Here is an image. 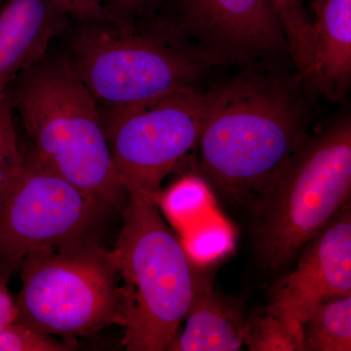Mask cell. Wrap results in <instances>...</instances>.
<instances>
[{
    "mask_svg": "<svg viewBox=\"0 0 351 351\" xmlns=\"http://www.w3.org/2000/svg\"><path fill=\"white\" fill-rule=\"evenodd\" d=\"M211 91L196 87L117 108H101L113 163L127 193L156 199L163 180L199 141Z\"/></svg>",
    "mask_w": 351,
    "mask_h": 351,
    "instance_id": "7",
    "label": "cell"
},
{
    "mask_svg": "<svg viewBox=\"0 0 351 351\" xmlns=\"http://www.w3.org/2000/svg\"><path fill=\"white\" fill-rule=\"evenodd\" d=\"M282 29L287 51L302 80L313 85V20L304 0H267Z\"/></svg>",
    "mask_w": 351,
    "mask_h": 351,
    "instance_id": "15",
    "label": "cell"
},
{
    "mask_svg": "<svg viewBox=\"0 0 351 351\" xmlns=\"http://www.w3.org/2000/svg\"><path fill=\"white\" fill-rule=\"evenodd\" d=\"M300 253L295 269L274 289L267 308L304 324L321 304L351 295L350 201Z\"/></svg>",
    "mask_w": 351,
    "mask_h": 351,
    "instance_id": "10",
    "label": "cell"
},
{
    "mask_svg": "<svg viewBox=\"0 0 351 351\" xmlns=\"http://www.w3.org/2000/svg\"><path fill=\"white\" fill-rule=\"evenodd\" d=\"M244 343L252 351H304L300 321L265 308L245 322Z\"/></svg>",
    "mask_w": 351,
    "mask_h": 351,
    "instance_id": "16",
    "label": "cell"
},
{
    "mask_svg": "<svg viewBox=\"0 0 351 351\" xmlns=\"http://www.w3.org/2000/svg\"><path fill=\"white\" fill-rule=\"evenodd\" d=\"M186 326L178 332L170 351H237L244 345L245 321L230 302L217 295L196 271L193 302Z\"/></svg>",
    "mask_w": 351,
    "mask_h": 351,
    "instance_id": "13",
    "label": "cell"
},
{
    "mask_svg": "<svg viewBox=\"0 0 351 351\" xmlns=\"http://www.w3.org/2000/svg\"><path fill=\"white\" fill-rule=\"evenodd\" d=\"M313 85L339 99L351 77V0H313Z\"/></svg>",
    "mask_w": 351,
    "mask_h": 351,
    "instance_id": "12",
    "label": "cell"
},
{
    "mask_svg": "<svg viewBox=\"0 0 351 351\" xmlns=\"http://www.w3.org/2000/svg\"><path fill=\"white\" fill-rule=\"evenodd\" d=\"M176 8L182 32L219 61L249 62L287 50L267 0H177Z\"/></svg>",
    "mask_w": 351,
    "mask_h": 351,
    "instance_id": "9",
    "label": "cell"
},
{
    "mask_svg": "<svg viewBox=\"0 0 351 351\" xmlns=\"http://www.w3.org/2000/svg\"><path fill=\"white\" fill-rule=\"evenodd\" d=\"M18 320L62 338L123 326L125 302L110 251L96 239L36 252L21 263Z\"/></svg>",
    "mask_w": 351,
    "mask_h": 351,
    "instance_id": "6",
    "label": "cell"
},
{
    "mask_svg": "<svg viewBox=\"0 0 351 351\" xmlns=\"http://www.w3.org/2000/svg\"><path fill=\"white\" fill-rule=\"evenodd\" d=\"M7 94L34 158L108 210L124 207L128 193L113 163L101 107L68 57L46 55Z\"/></svg>",
    "mask_w": 351,
    "mask_h": 351,
    "instance_id": "2",
    "label": "cell"
},
{
    "mask_svg": "<svg viewBox=\"0 0 351 351\" xmlns=\"http://www.w3.org/2000/svg\"><path fill=\"white\" fill-rule=\"evenodd\" d=\"M162 0H108V17L131 23L157 13Z\"/></svg>",
    "mask_w": 351,
    "mask_h": 351,
    "instance_id": "21",
    "label": "cell"
},
{
    "mask_svg": "<svg viewBox=\"0 0 351 351\" xmlns=\"http://www.w3.org/2000/svg\"><path fill=\"white\" fill-rule=\"evenodd\" d=\"M233 232L226 221H211L198 228H188L180 240L193 265H209L232 251Z\"/></svg>",
    "mask_w": 351,
    "mask_h": 351,
    "instance_id": "18",
    "label": "cell"
},
{
    "mask_svg": "<svg viewBox=\"0 0 351 351\" xmlns=\"http://www.w3.org/2000/svg\"><path fill=\"white\" fill-rule=\"evenodd\" d=\"M211 197L209 184L203 178L189 175L176 182L163 193H159L156 201L173 226L184 232L206 211Z\"/></svg>",
    "mask_w": 351,
    "mask_h": 351,
    "instance_id": "17",
    "label": "cell"
},
{
    "mask_svg": "<svg viewBox=\"0 0 351 351\" xmlns=\"http://www.w3.org/2000/svg\"><path fill=\"white\" fill-rule=\"evenodd\" d=\"M110 258L125 302L122 345L168 350L193 302L196 270L169 230L156 199L129 193Z\"/></svg>",
    "mask_w": 351,
    "mask_h": 351,
    "instance_id": "4",
    "label": "cell"
},
{
    "mask_svg": "<svg viewBox=\"0 0 351 351\" xmlns=\"http://www.w3.org/2000/svg\"><path fill=\"white\" fill-rule=\"evenodd\" d=\"M106 211L25 149L19 174L0 203V279L8 282L32 253L94 239Z\"/></svg>",
    "mask_w": 351,
    "mask_h": 351,
    "instance_id": "8",
    "label": "cell"
},
{
    "mask_svg": "<svg viewBox=\"0 0 351 351\" xmlns=\"http://www.w3.org/2000/svg\"><path fill=\"white\" fill-rule=\"evenodd\" d=\"M25 156L15 123V112L8 94L0 98V203L4 199Z\"/></svg>",
    "mask_w": 351,
    "mask_h": 351,
    "instance_id": "19",
    "label": "cell"
},
{
    "mask_svg": "<svg viewBox=\"0 0 351 351\" xmlns=\"http://www.w3.org/2000/svg\"><path fill=\"white\" fill-rule=\"evenodd\" d=\"M306 140L292 88L269 76L240 75L211 91L197 143L203 179L232 202L258 201Z\"/></svg>",
    "mask_w": 351,
    "mask_h": 351,
    "instance_id": "1",
    "label": "cell"
},
{
    "mask_svg": "<svg viewBox=\"0 0 351 351\" xmlns=\"http://www.w3.org/2000/svg\"><path fill=\"white\" fill-rule=\"evenodd\" d=\"M351 195V121L341 117L307 138L257 201L256 248L263 265L282 269L339 213Z\"/></svg>",
    "mask_w": 351,
    "mask_h": 351,
    "instance_id": "5",
    "label": "cell"
},
{
    "mask_svg": "<svg viewBox=\"0 0 351 351\" xmlns=\"http://www.w3.org/2000/svg\"><path fill=\"white\" fill-rule=\"evenodd\" d=\"M75 350L69 341L45 334L20 320L0 331V351H68Z\"/></svg>",
    "mask_w": 351,
    "mask_h": 351,
    "instance_id": "20",
    "label": "cell"
},
{
    "mask_svg": "<svg viewBox=\"0 0 351 351\" xmlns=\"http://www.w3.org/2000/svg\"><path fill=\"white\" fill-rule=\"evenodd\" d=\"M182 34L175 20L157 13L131 23L80 22L66 57L101 108L128 107L196 87L218 63Z\"/></svg>",
    "mask_w": 351,
    "mask_h": 351,
    "instance_id": "3",
    "label": "cell"
},
{
    "mask_svg": "<svg viewBox=\"0 0 351 351\" xmlns=\"http://www.w3.org/2000/svg\"><path fill=\"white\" fill-rule=\"evenodd\" d=\"M69 19L88 22L108 17V0H55Z\"/></svg>",
    "mask_w": 351,
    "mask_h": 351,
    "instance_id": "22",
    "label": "cell"
},
{
    "mask_svg": "<svg viewBox=\"0 0 351 351\" xmlns=\"http://www.w3.org/2000/svg\"><path fill=\"white\" fill-rule=\"evenodd\" d=\"M302 328L304 351H350L351 295L321 304Z\"/></svg>",
    "mask_w": 351,
    "mask_h": 351,
    "instance_id": "14",
    "label": "cell"
},
{
    "mask_svg": "<svg viewBox=\"0 0 351 351\" xmlns=\"http://www.w3.org/2000/svg\"><path fill=\"white\" fill-rule=\"evenodd\" d=\"M68 20L55 0H6L0 9V98L48 54Z\"/></svg>",
    "mask_w": 351,
    "mask_h": 351,
    "instance_id": "11",
    "label": "cell"
},
{
    "mask_svg": "<svg viewBox=\"0 0 351 351\" xmlns=\"http://www.w3.org/2000/svg\"><path fill=\"white\" fill-rule=\"evenodd\" d=\"M18 308L16 300L7 288V283L0 279V331L7 325L17 320Z\"/></svg>",
    "mask_w": 351,
    "mask_h": 351,
    "instance_id": "23",
    "label": "cell"
}]
</instances>
